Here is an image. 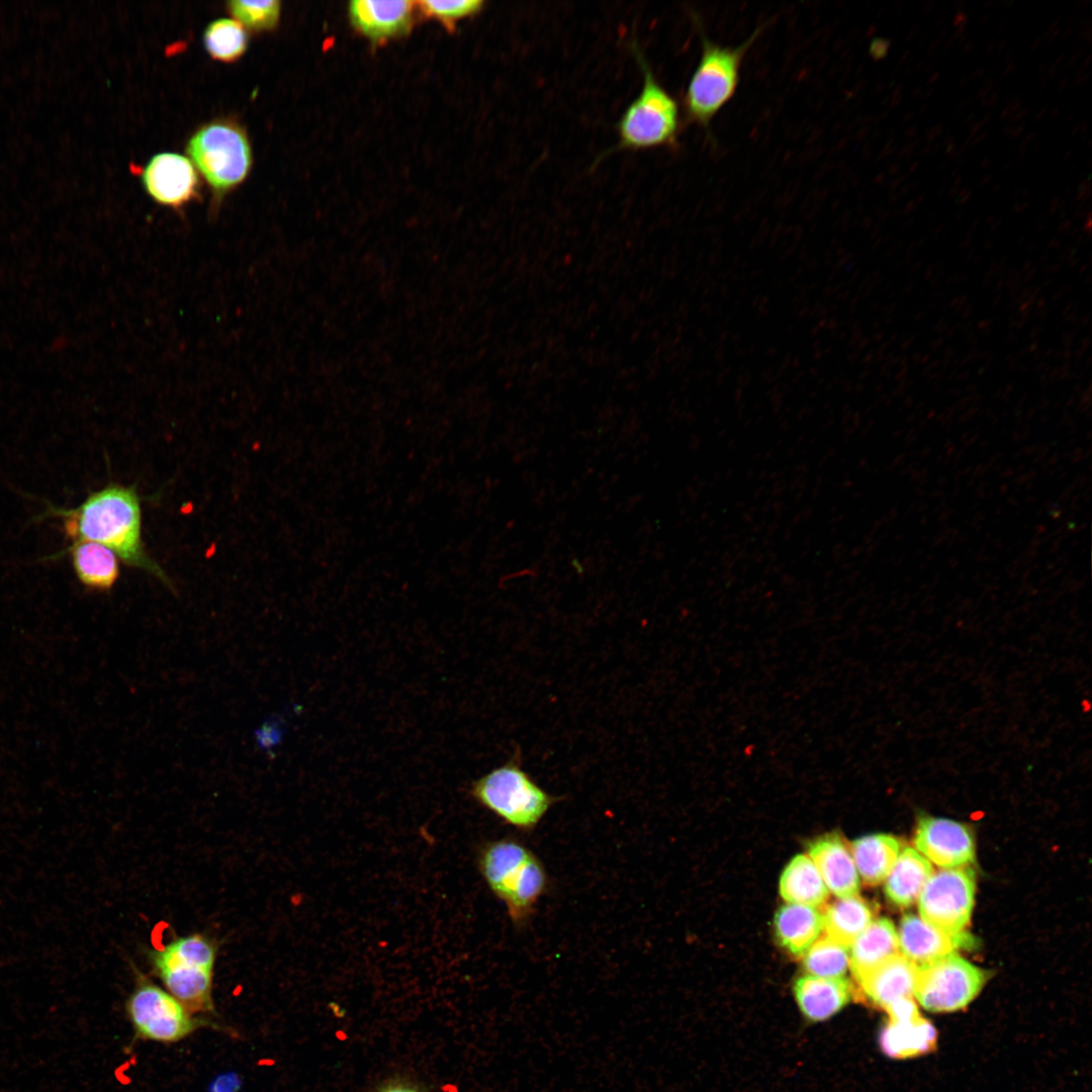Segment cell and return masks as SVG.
Here are the masks:
<instances>
[{
	"mask_svg": "<svg viewBox=\"0 0 1092 1092\" xmlns=\"http://www.w3.org/2000/svg\"><path fill=\"white\" fill-rule=\"evenodd\" d=\"M914 963L900 952L858 981L869 999L884 1009L900 998H913L917 976Z\"/></svg>",
	"mask_w": 1092,
	"mask_h": 1092,
	"instance_id": "e0dca14e",
	"label": "cell"
},
{
	"mask_svg": "<svg viewBox=\"0 0 1092 1092\" xmlns=\"http://www.w3.org/2000/svg\"><path fill=\"white\" fill-rule=\"evenodd\" d=\"M203 44L212 59L233 63L247 51V31L235 19L218 18L208 23L204 29Z\"/></svg>",
	"mask_w": 1092,
	"mask_h": 1092,
	"instance_id": "484cf974",
	"label": "cell"
},
{
	"mask_svg": "<svg viewBox=\"0 0 1092 1092\" xmlns=\"http://www.w3.org/2000/svg\"><path fill=\"white\" fill-rule=\"evenodd\" d=\"M975 890V873L969 867L931 874L918 897L921 918L948 934L962 933L972 914Z\"/></svg>",
	"mask_w": 1092,
	"mask_h": 1092,
	"instance_id": "30bf717a",
	"label": "cell"
},
{
	"mask_svg": "<svg viewBox=\"0 0 1092 1092\" xmlns=\"http://www.w3.org/2000/svg\"><path fill=\"white\" fill-rule=\"evenodd\" d=\"M484 3L481 0H426L420 2L422 10L446 22L455 21L479 12Z\"/></svg>",
	"mask_w": 1092,
	"mask_h": 1092,
	"instance_id": "f1b7e54d",
	"label": "cell"
},
{
	"mask_svg": "<svg viewBox=\"0 0 1092 1092\" xmlns=\"http://www.w3.org/2000/svg\"><path fill=\"white\" fill-rule=\"evenodd\" d=\"M470 797L517 831L531 833L560 798L549 794L523 768L516 748L511 758L471 783Z\"/></svg>",
	"mask_w": 1092,
	"mask_h": 1092,
	"instance_id": "3957f363",
	"label": "cell"
},
{
	"mask_svg": "<svg viewBox=\"0 0 1092 1092\" xmlns=\"http://www.w3.org/2000/svg\"><path fill=\"white\" fill-rule=\"evenodd\" d=\"M1022 128H1023L1022 126H1012V127H1007V128H1006V133H1007V134H1008L1009 136H1012V138H1014V136H1017L1018 134H1020V133H1021V131H1022Z\"/></svg>",
	"mask_w": 1092,
	"mask_h": 1092,
	"instance_id": "d590c367",
	"label": "cell"
},
{
	"mask_svg": "<svg viewBox=\"0 0 1092 1092\" xmlns=\"http://www.w3.org/2000/svg\"><path fill=\"white\" fill-rule=\"evenodd\" d=\"M629 48L642 72V87L616 125L618 144L609 151H643L676 145L680 129L676 99L658 82L639 46Z\"/></svg>",
	"mask_w": 1092,
	"mask_h": 1092,
	"instance_id": "277c9868",
	"label": "cell"
},
{
	"mask_svg": "<svg viewBox=\"0 0 1092 1092\" xmlns=\"http://www.w3.org/2000/svg\"><path fill=\"white\" fill-rule=\"evenodd\" d=\"M803 957L805 970L818 977L844 978L849 967V948L826 935L819 937Z\"/></svg>",
	"mask_w": 1092,
	"mask_h": 1092,
	"instance_id": "4316f807",
	"label": "cell"
},
{
	"mask_svg": "<svg viewBox=\"0 0 1092 1092\" xmlns=\"http://www.w3.org/2000/svg\"><path fill=\"white\" fill-rule=\"evenodd\" d=\"M940 131H941V126H940L939 124H935V125H933V126H932L931 128H929V129H928V131H927V138H928V140H933V139H935V138H936V136H937V135H938V134L940 133Z\"/></svg>",
	"mask_w": 1092,
	"mask_h": 1092,
	"instance_id": "e575fe53",
	"label": "cell"
},
{
	"mask_svg": "<svg viewBox=\"0 0 1092 1092\" xmlns=\"http://www.w3.org/2000/svg\"><path fill=\"white\" fill-rule=\"evenodd\" d=\"M879 1043L882 1052L892 1059L920 1057L936 1049L937 1031L922 1016L908 1022L888 1020L881 1029Z\"/></svg>",
	"mask_w": 1092,
	"mask_h": 1092,
	"instance_id": "44dd1931",
	"label": "cell"
},
{
	"mask_svg": "<svg viewBox=\"0 0 1092 1092\" xmlns=\"http://www.w3.org/2000/svg\"><path fill=\"white\" fill-rule=\"evenodd\" d=\"M931 874L929 860L916 849L905 847L886 878L887 898L899 907L910 906L918 899Z\"/></svg>",
	"mask_w": 1092,
	"mask_h": 1092,
	"instance_id": "7402d4cb",
	"label": "cell"
},
{
	"mask_svg": "<svg viewBox=\"0 0 1092 1092\" xmlns=\"http://www.w3.org/2000/svg\"><path fill=\"white\" fill-rule=\"evenodd\" d=\"M967 21H968L967 15L965 13L959 12L954 16L953 24L959 29V31H962L964 26L967 24Z\"/></svg>",
	"mask_w": 1092,
	"mask_h": 1092,
	"instance_id": "836d02e7",
	"label": "cell"
},
{
	"mask_svg": "<svg viewBox=\"0 0 1092 1092\" xmlns=\"http://www.w3.org/2000/svg\"><path fill=\"white\" fill-rule=\"evenodd\" d=\"M216 949L209 938L179 936L150 953L165 989L192 1013L213 1012L212 979Z\"/></svg>",
	"mask_w": 1092,
	"mask_h": 1092,
	"instance_id": "8992f818",
	"label": "cell"
},
{
	"mask_svg": "<svg viewBox=\"0 0 1092 1092\" xmlns=\"http://www.w3.org/2000/svg\"><path fill=\"white\" fill-rule=\"evenodd\" d=\"M808 856L818 869L828 891L838 898L855 896L859 877L851 852L839 835L817 838L808 847Z\"/></svg>",
	"mask_w": 1092,
	"mask_h": 1092,
	"instance_id": "5bb4252c",
	"label": "cell"
},
{
	"mask_svg": "<svg viewBox=\"0 0 1092 1092\" xmlns=\"http://www.w3.org/2000/svg\"><path fill=\"white\" fill-rule=\"evenodd\" d=\"M235 1086H236V1081H235L234 1078H230V1077L221 1078V1079L216 1080V1082L213 1084V1088H212L211 1091L212 1092H234L236 1090Z\"/></svg>",
	"mask_w": 1092,
	"mask_h": 1092,
	"instance_id": "1f68e13d",
	"label": "cell"
},
{
	"mask_svg": "<svg viewBox=\"0 0 1092 1092\" xmlns=\"http://www.w3.org/2000/svg\"><path fill=\"white\" fill-rule=\"evenodd\" d=\"M47 512L63 520L65 534L72 541L99 543L125 564L171 585L164 570L145 549L142 509L134 487L112 483L92 492L76 508L50 507Z\"/></svg>",
	"mask_w": 1092,
	"mask_h": 1092,
	"instance_id": "6da1fadb",
	"label": "cell"
},
{
	"mask_svg": "<svg viewBox=\"0 0 1092 1092\" xmlns=\"http://www.w3.org/2000/svg\"><path fill=\"white\" fill-rule=\"evenodd\" d=\"M897 935L900 953L916 966L953 953L971 939L964 932L948 934L913 914L903 917Z\"/></svg>",
	"mask_w": 1092,
	"mask_h": 1092,
	"instance_id": "4fadbf2b",
	"label": "cell"
},
{
	"mask_svg": "<svg viewBox=\"0 0 1092 1092\" xmlns=\"http://www.w3.org/2000/svg\"><path fill=\"white\" fill-rule=\"evenodd\" d=\"M849 948V968L857 982L900 952L897 931L887 918L872 921Z\"/></svg>",
	"mask_w": 1092,
	"mask_h": 1092,
	"instance_id": "ac0fdd59",
	"label": "cell"
},
{
	"mask_svg": "<svg viewBox=\"0 0 1092 1092\" xmlns=\"http://www.w3.org/2000/svg\"><path fill=\"white\" fill-rule=\"evenodd\" d=\"M774 927L782 946L794 956H804L823 932L822 912L812 906L789 903L777 911Z\"/></svg>",
	"mask_w": 1092,
	"mask_h": 1092,
	"instance_id": "ffe728a7",
	"label": "cell"
},
{
	"mask_svg": "<svg viewBox=\"0 0 1092 1092\" xmlns=\"http://www.w3.org/2000/svg\"><path fill=\"white\" fill-rule=\"evenodd\" d=\"M914 843L918 852L944 869L965 867L975 858L970 828L951 819L921 814Z\"/></svg>",
	"mask_w": 1092,
	"mask_h": 1092,
	"instance_id": "8fae6325",
	"label": "cell"
},
{
	"mask_svg": "<svg viewBox=\"0 0 1092 1092\" xmlns=\"http://www.w3.org/2000/svg\"><path fill=\"white\" fill-rule=\"evenodd\" d=\"M414 3L408 0H354L349 16L358 30L372 40H382L408 30Z\"/></svg>",
	"mask_w": 1092,
	"mask_h": 1092,
	"instance_id": "9a60e30c",
	"label": "cell"
},
{
	"mask_svg": "<svg viewBox=\"0 0 1092 1092\" xmlns=\"http://www.w3.org/2000/svg\"><path fill=\"white\" fill-rule=\"evenodd\" d=\"M280 735L276 723L266 722L256 731V741L261 749L269 750L279 741Z\"/></svg>",
	"mask_w": 1092,
	"mask_h": 1092,
	"instance_id": "4dcf8cb0",
	"label": "cell"
},
{
	"mask_svg": "<svg viewBox=\"0 0 1092 1092\" xmlns=\"http://www.w3.org/2000/svg\"><path fill=\"white\" fill-rule=\"evenodd\" d=\"M74 572L89 589L105 592L119 577V558L109 548L92 541H73L67 549Z\"/></svg>",
	"mask_w": 1092,
	"mask_h": 1092,
	"instance_id": "d6986e66",
	"label": "cell"
},
{
	"mask_svg": "<svg viewBox=\"0 0 1092 1092\" xmlns=\"http://www.w3.org/2000/svg\"><path fill=\"white\" fill-rule=\"evenodd\" d=\"M794 995L804 1014L811 1021H822L841 1010L849 1001L850 985L845 978H824L805 975L794 983Z\"/></svg>",
	"mask_w": 1092,
	"mask_h": 1092,
	"instance_id": "2e32d148",
	"label": "cell"
},
{
	"mask_svg": "<svg viewBox=\"0 0 1092 1092\" xmlns=\"http://www.w3.org/2000/svg\"><path fill=\"white\" fill-rule=\"evenodd\" d=\"M381 1092H418L416 1089L405 1085H391L383 1089Z\"/></svg>",
	"mask_w": 1092,
	"mask_h": 1092,
	"instance_id": "d6a6232c",
	"label": "cell"
},
{
	"mask_svg": "<svg viewBox=\"0 0 1092 1092\" xmlns=\"http://www.w3.org/2000/svg\"><path fill=\"white\" fill-rule=\"evenodd\" d=\"M186 150L217 200L240 185L252 168L248 134L233 120L202 124L188 140Z\"/></svg>",
	"mask_w": 1092,
	"mask_h": 1092,
	"instance_id": "52a82bcc",
	"label": "cell"
},
{
	"mask_svg": "<svg viewBox=\"0 0 1092 1092\" xmlns=\"http://www.w3.org/2000/svg\"><path fill=\"white\" fill-rule=\"evenodd\" d=\"M477 867L512 923L525 927L549 889L548 873L539 856L520 840L505 837L479 847Z\"/></svg>",
	"mask_w": 1092,
	"mask_h": 1092,
	"instance_id": "7a4b0ae2",
	"label": "cell"
},
{
	"mask_svg": "<svg viewBox=\"0 0 1092 1092\" xmlns=\"http://www.w3.org/2000/svg\"><path fill=\"white\" fill-rule=\"evenodd\" d=\"M226 9L245 29L264 32L272 30L278 24L281 3L278 0H233L226 3Z\"/></svg>",
	"mask_w": 1092,
	"mask_h": 1092,
	"instance_id": "83f0119b",
	"label": "cell"
},
{
	"mask_svg": "<svg viewBox=\"0 0 1092 1092\" xmlns=\"http://www.w3.org/2000/svg\"><path fill=\"white\" fill-rule=\"evenodd\" d=\"M147 193L159 204L180 208L198 194L199 180L191 161L176 153H159L142 174Z\"/></svg>",
	"mask_w": 1092,
	"mask_h": 1092,
	"instance_id": "7c38bea8",
	"label": "cell"
},
{
	"mask_svg": "<svg viewBox=\"0 0 1092 1092\" xmlns=\"http://www.w3.org/2000/svg\"><path fill=\"white\" fill-rule=\"evenodd\" d=\"M701 36V56L682 97L686 119L709 130L710 123L734 96L740 79L743 59L761 34L763 26L738 47H723L711 41L695 19Z\"/></svg>",
	"mask_w": 1092,
	"mask_h": 1092,
	"instance_id": "5b68a950",
	"label": "cell"
},
{
	"mask_svg": "<svg viewBox=\"0 0 1092 1092\" xmlns=\"http://www.w3.org/2000/svg\"><path fill=\"white\" fill-rule=\"evenodd\" d=\"M823 931L833 941L849 948L872 923V907L860 897L838 898L824 912Z\"/></svg>",
	"mask_w": 1092,
	"mask_h": 1092,
	"instance_id": "cb8c5ba5",
	"label": "cell"
},
{
	"mask_svg": "<svg viewBox=\"0 0 1092 1092\" xmlns=\"http://www.w3.org/2000/svg\"><path fill=\"white\" fill-rule=\"evenodd\" d=\"M780 894L790 904L819 906L828 898V889L812 859L796 855L780 879Z\"/></svg>",
	"mask_w": 1092,
	"mask_h": 1092,
	"instance_id": "d4e9b609",
	"label": "cell"
},
{
	"mask_svg": "<svg viewBox=\"0 0 1092 1092\" xmlns=\"http://www.w3.org/2000/svg\"><path fill=\"white\" fill-rule=\"evenodd\" d=\"M855 868L862 881L871 886L883 883L899 853V840L889 834L862 836L851 843Z\"/></svg>",
	"mask_w": 1092,
	"mask_h": 1092,
	"instance_id": "603a6c76",
	"label": "cell"
},
{
	"mask_svg": "<svg viewBox=\"0 0 1092 1092\" xmlns=\"http://www.w3.org/2000/svg\"><path fill=\"white\" fill-rule=\"evenodd\" d=\"M986 973L957 953L918 966L914 996L931 1012H952L965 1008L979 994Z\"/></svg>",
	"mask_w": 1092,
	"mask_h": 1092,
	"instance_id": "9c48e42d",
	"label": "cell"
},
{
	"mask_svg": "<svg viewBox=\"0 0 1092 1092\" xmlns=\"http://www.w3.org/2000/svg\"><path fill=\"white\" fill-rule=\"evenodd\" d=\"M885 1010L889 1020L895 1022H908L920 1017L917 1005L913 998H900L890 1003Z\"/></svg>",
	"mask_w": 1092,
	"mask_h": 1092,
	"instance_id": "f546056e",
	"label": "cell"
},
{
	"mask_svg": "<svg viewBox=\"0 0 1092 1092\" xmlns=\"http://www.w3.org/2000/svg\"><path fill=\"white\" fill-rule=\"evenodd\" d=\"M125 1012L136 1039L175 1043L208 1022L194 1016L166 989L140 979L125 1002Z\"/></svg>",
	"mask_w": 1092,
	"mask_h": 1092,
	"instance_id": "ba28073f",
	"label": "cell"
}]
</instances>
